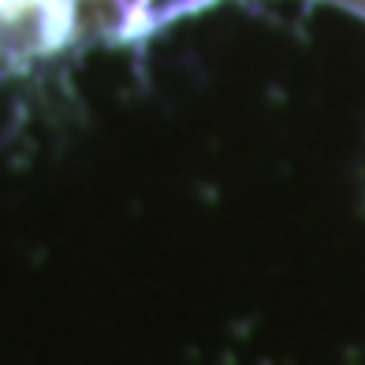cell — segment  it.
Masks as SVG:
<instances>
[{"instance_id": "1", "label": "cell", "mask_w": 365, "mask_h": 365, "mask_svg": "<svg viewBox=\"0 0 365 365\" xmlns=\"http://www.w3.org/2000/svg\"><path fill=\"white\" fill-rule=\"evenodd\" d=\"M75 23V0H0V41L53 45Z\"/></svg>"}, {"instance_id": "2", "label": "cell", "mask_w": 365, "mask_h": 365, "mask_svg": "<svg viewBox=\"0 0 365 365\" xmlns=\"http://www.w3.org/2000/svg\"><path fill=\"white\" fill-rule=\"evenodd\" d=\"M182 4H194V0H123V8L130 11V15H164V11H172V8H182Z\"/></svg>"}, {"instance_id": "3", "label": "cell", "mask_w": 365, "mask_h": 365, "mask_svg": "<svg viewBox=\"0 0 365 365\" xmlns=\"http://www.w3.org/2000/svg\"><path fill=\"white\" fill-rule=\"evenodd\" d=\"M336 4H343V8H351V11L365 15V0H336Z\"/></svg>"}]
</instances>
